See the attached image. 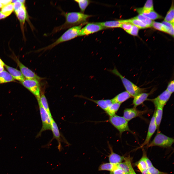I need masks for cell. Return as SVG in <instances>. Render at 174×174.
<instances>
[{"label":"cell","mask_w":174,"mask_h":174,"mask_svg":"<svg viewBox=\"0 0 174 174\" xmlns=\"http://www.w3.org/2000/svg\"><path fill=\"white\" fill-rule=\"evenodd\" d=\"M164 21L174 24V6L173 2L170 8L167 12Z\"/></svg>","instance_id":"cell-30"},{"label":"cell","mask_w":174,"mask_h":174,"mask_svg":"<svg viewBox=\"0 0 174 174\" xmlns=\"http://www.w3.org/2000/svg\"><path fill=\"white\" fill-rule=\"evenodd\" d=\"M21 83L36 97L40 96L39 81L35 79H26Z\"/></svg>","instance_id":"cell-7"},{"label":"cell","mask_w":174,"mask_h":174,"mask_svg":"<svg viewBox=\"0 0 174 174\" xmlns=\"http://www.w3.org/2000/svg\"><path fill=\"white\" fill-rule=\"evenodd\" d=\"M135 17L147 25L149 27H152L153 21L149 18L141 14H139Z\"/></svg>","instance_id":"cell-33"},{"label":"cell","mask_w":174,"mask_h":174,"mask_svg":"<svg viewBox=\"0 0 174 174\" xmlns=\"http://www.w3.org/2000/svg\"><path fill=\"white\" fill-rule=\"evenodd\" d=\"M108 121L119 131L120 136L124 132H131L129 127L128 122L123 117L115 114L109 116Z\"/></svg>","instance_id":"cell-5"},{"label":"cell","mask_w":174,"mask_h":174,"mask_svg":"<svg viewBox=\"0 0 174 174\" xmlns=\"http://www.w3.org/2000/svg\"><path fill=\"white\" fill-rule=\"evenodd\" d=\"M157 129V127L155 119V111L150 123L146 138L141 147L148 144L151 138Z\"/></svg>","instance_id":"cell-11"},{"label":"cell","mask_w":174,"mask_h":174,"mask_svg":"<svg viewBox=\"0 0 174 174\" xmlns=\"http://www.w3.org/2000/svg\"><path fill=\"white\" fill-rule=\"evenodd\" d=\"M15 79L8 72L4 70L0 72V84L14 81Z\"/></svg>","instance_id":"cell-22"},{"label":"cell","mask_w":174,"mask_h":174,"mask_svg":"<svg viewBox=\"0 0 174 174\" xmlns=\"http://www.w3.org/2000/svg\"><path fill=\"white\" fill-rule=\"evenodd\" d=\"M5 64L0 58V72L4 70V67Z\"/></svg>","instance_id":"cell-43"},{"label":"cell","mask_w":174,"mask_h":174,"mask_svg":"<svg viewBox=\"0 0 174 174\" xmlns=\"http://www.w3.org/2000/svg\"><path fill=\"white\" fill-rule=\"evenodd\" d=\"M41 103L44 108L47 112L49 116L52 117L47 99L44 94H42L39 98Z\"/></svg>","instance_id":"cell-31"},{"label":"cell","mask_w":174,"mask_h":174,"mask_svg":"<svg viewBox=\"0 0 174 174\" xmlns=\"http://www.w3.org/2000/svg\"><path fill=\"white\" fill-rule=\"evenodd\" d=\"M3 6V5L0 1V8H2Z\"/></svg>","instance_id":"cell-48"},{"label":"cell","mask_w":174,"mask_h":174,"mask_svg":"<svg viewBox=\"0 0 174 174\" xmlns=\"http://www.w3.org/2000/svg\"><path fill=\"white\" fill-rule=\"evenodd\" d=\"M13 3L11 2L1 8L0 12L7 17L14 10Z\"/></svg>","instance_id":"cell-26"},{"label":"cell","mask_w":174,"mask_h":174,"mask_svg":"<svg viewBox=\"0 0 174 174\" xmlns=\"http://www.w3.org/2000/svg\"><path fill=\"white\" fill-rule=\"evenodd\" d=\"M40 97L36 98L39 106L42 126L38 135V136L41 135L42 132L48 130H51V120L52 118L49 116L47 112L42 105L39 99Z\"/></svg>","instance_id":"cell-6"},{"label":"cell","mask_w":174,"mask_h":174,"mask_svg":"<svg viewBox=\"0 0 174 174\" xmlns=\"http://www.w3.org/2000/svg\"><path fill=\"white\" fill-rule=\"evenodd\" d=\"M7 17L0 11V20L4 19Z\"/></svg>","instance_id":"cell-45"},{"label":"cell","mask_w":174,"mask_h":174,"mask_svg":"<svg viewBox=\"0 0 174 174\" xmlns=\"http://www.w3.org/2000/svg\"><path fill=\"white\" fill-rule=\"evenodd\" d=\"M74 1L78 4L81 12L82 13L84 12L90 3V1L88 0H75Z\"/></svg>","instance_id":"cell-32"},{"label":"cell","mask_w":174,"mask_h":174,"mask_svg":"<svg viewBox=\"0 0 174 174\" xmlns=\"http://www.w3.org/2000/svg\"><path fill=\"white\" fill-rule=\"evenodd\" d=\"M162 23L165 26L166 32L173 37L174 36V24L163 21Z\"/></svg>","instance_id":"cell-34"},{"label":"cell","mask_w":174,"mask_h":174,"mask_svg":"<svg viewBox=\"0 0 174 174\" xmlns=\"http://www.w3.org/2000/svg\"><path fill=\"white\" fill-rule=\"evenodd\" d=\"M0 1L2 4L3 6H4L11 2V0H0Z\"/></svg>","instance_id":"cell-44"},{"label":"cell","mask_w":174,"mask_h":174,"mask_svg":"<svg viewBox=\"0 0 174 174\" xmlns=\"http://www.w3.org/2000/svg\"><path fill=\"white\" fill-rule=\"evenodd\" d=\"M174 141L173 138L158 132L153 140L147 145V147L158 146L163 147H170L174 143Z\"/></svg>","instance_id":"cell-4"},{"label":"cell","mask_w":174,"mask_h":174,"mask_svg":"<svg viewBox=\"0 0 174 174\" xmlns=\"http://www.w3.org/2000/svg\"><path fill=\"white\" fill-rule=\"evenodd\" d=\"M110 174H126L124 172L116 165L114 169L110 172Z\"/></svg>","instance_id":"cell-39"},{"label":"cell","mask_w":174,"mask_h":174,"mask_svg":"<svg viewBox=\"0 0 174 174\" xmlns=\"http://www.w3.org/2000/svg\"><path fill=\"white\" fill-rule=\"evenodd\" d=\"M136 10L138 12L153 10V1L152 0H147L143 7L137 8Z\"/></svg>","instance_id":"cell-28"},{"label":"cell","mask_w":174,"mask_h":174,"mask_svg":"<svg viewBox=\"0 0 174 174\" xmlns=\"http://www.w3.org/2000/svg\"><path fill=\"white\" fill-rule=\"evenodd\" d=\"M137 166L141 172L148 169L143 156L138 162Z\"/></svg>","instance_id":"cell-35"},{"label":"cell","mask_w":174,"mask_h":174,"mask_svg":"<svg viewBox=\"0 0 174 174\" xmlns=\"http://www.w3.org/2000/svg\"><path fill=\"white\" fill-rule=\"evenodd\" d=\"M116 164H114L110 162L103 163L101 164L99 167V171H112L115 168Z\"/></svg>","instance_id":"cell-29"},{"label":"cell","mask_w":174,"mask_h":174,"mask_svg":"<svg viewBox=\"0 0 174 174\" xmlns=\"http://www.w3.org/2000/svg\"><path fill=\"white\" fill-rule=\"evenodd\" d=\"M144 112L134 108H127L124 110L123 117L128 122L134 118L141 116Z\"/></svg>","instance_id":"cell-13"},{"label":"cell","mask_w":174,"mask_h":174,"mask_svg":"<svg viewBox=\"0 0 174 174\" xmlns=\"http://www.w3.org/2000/svg\"><path fill=\"white\" fill-rule=\"evenodd\" d=\"M131 97H132L130 94L125 91L118 94L111 100L113 102L121 104Z\"/></svg>","instance_id":"cell-19"},{"label":"cell","mask_w":174,"mask_h":174,"mask_svg":"<svg viewBox=\"0 0 174 174\" xmlns=\"http://www.w3.org/2000/svg\"><path fill=\"white\" fill-rule=\"evenodd\" d=\"M15 60L20 71L26 79H35L38 81L42 79L41 78L22 64L18 59H16Z\"/></svg>","instance_id":"cell-9"},{"label":"cell","mask_w":174,"mask_h":174,"mask_svg":"<svg viewBox=\"0 0 174 174\" xmlns=\"http://www.w3.org/2000/svg\"><path fill=\"white\" fill-rule=\"evenodd\" d=\"M129 174H136L133 169L132 167L130 169Z\"/></svg>","instance_id":"cell-46"},{"label":"cell","mask_w":174,"mask_h":174,"mask_svg":"<svg viewBox=\"0 0 174 174\" xmlns=\"http://www.w3.org/2000/svg\"><path fill=\"white\" fill-rule=\"evenodd\" d=\"M105 29L99 22L88 23L81 29L79 36L89 35Z\"/></svg>","instance_id":"cell-8"},{"label":"cell","mask_w":174,"mask_h":174,"mask_svg":"<svg viewBox=\"0 0 174 174\" xmlns=\"http://www.w3.org/2000/svg\"><path fill=\"white\" fill-rule=\"evenodd\" d=\"M145 153L143 155L144 160L148 168L153 166L152 164L150 159L146 156Z\"/></svg>","instance_id":"cell-42"},{"label":"cell","mask_w":174,"mask_h":174,"mask_svg":"<svg viewBox=\"0 0 174 174\" xmlns=\"http://www.w3.org/2000/svg\"><path fill=\"white\" fill-rule=\"evenodd\" d=\"M155 110V119L157 129L159 130L162 117L163 108L158 107Z\"/></svg>","instance_id":"cell-24"},{"label":"cell","mask_w":174,"mask_h":174,"mask_svg":"<svg viewBox=\"0 0 174 174\" xmlns=\"http://www.w3.org/2000/svg\"><path fill=\"white\" fill-rule=\"evenodd\" d=\"M84 24L72 27L68 29L56 41L48 46L40 49L38 51H45L52 49L58 45L79 36V34Z\"/></svg>","instance_id":"cell-2"},{"label":"cell","mask_w":174,"mask_h":174,"mask_svg":"<svg viewBox=\"0 0 174 174\" xmlns=\"http://www.w3.org/2000/svg\"><path fill=\"white\" fill-rule=\"evenodd\" d=\"M174 80L171 81L168 83L166 90L171 94L174 92Z\"/></svg>","instance_id":"cell-41"},{"label":"cell","mask_w":174,"mask_h":174,"mask_svg":"<svg viewBox=\"0 0 174 174\" xmlns=\"http://www.w3.org/2000/svg\"><path fill=\"white\" fill-rule=\"evenodd\" d=\"M133 24L129 22L127 20H123V23L120 27L124 29L128 33L131 29Z\"/></svg>","instance_id":"cell-36"},{"label":"cell","mask_w":174,"mask_h":174,"mask_svg":"<svg viewBox=\"0 0 174 174\" xmlns=\"http://www.w3.org/2000/svg\"><path fill=\"white\" fill-rule=\"evenodd\" d=\"M80 97L94 102L105 111L108 107L113 103L111 99L96 100L90 99L82 95L80 96Z\"/></svg>","instance_id":"cell-15"},{"label":"cell","mask_w":174,"mask_h":174,"mask_svg":"<svg viewBox=\"0 0 174 174\" xmlns=\"http://www.w3.org/2000/svg\"><path fill=\"white\" fill-rule=\"evenodd\" d=\"M51 130L54 137L58 141V148L59 151L62 150L60 143V135L58 126L52 118L51 122Z\"/></svg>","instance_id":"cell-17"},{"label":"cell","mask_w":174,"mask_h":174,"mask_svg":"<svg viewBox=\"0 0 174 174\" xmlns=\"http://www.w3.org/2000/svg\"><path fill=\"white\" fill-rule=\"evenodd\" d=\"M150 94V93H142L134 97L133 104L134 108L140 105L145 100H147V97Z\"/></svg>","instance_id":"cell-18"},{"label":"cell","mask_w":174,"mask_h":174,"mask_svg":"<svg viewBox=\"0 0 174 174\" xmlns=\"http://www.w3.org/2000/svg\"><path fill=\"white\" fill-rule=\"evenodd\" d=\"M112 74L118 77L121 79L126 91L132 97L135 96L145 91V89L141 88L123 76L115 67L112 69L108 70Z\"/></svg>","instance_id":"cell-3"},{"label":"cell","mask_w":174,"mask_h":174,"mask_svg":"<svg viewBox=\"0 0 174 174\" xmlns=\"http://www.w3.org/2000/svg\"><path fill=\"white\" fill-rule=\"evenodd\" d=\"M148 169L144 170L141 172L142 174H147Z\"/></svg>","instance_id":"cell-47"},{"label":"cell","mask_w":174,"mask_h":174,"mask_svg":"<svg viewBox=\"0 0 174 174\" xmlns=\"http://www.w3.org/2000/svg\"><path fill=\"white\" fill-rule=\"evenodd\" d=\"M61 14L65 17V22L62 25L54 28L51 34L86 23L87 19L91 16L80 12H65L62 11Z\"/></svg>","instance_id":"cell-1"},{"label":"cell","mask_w":174,"mask_h":174,"mask_svg":"<svg viewBox=\"0 0 174 174\" xmlns=\"http://www.w3.org/2000/svg\"><path fill=\"white\" fill-rule=\"evenodd\" d=\"M15 14L19 20L23 32V27L25 21L28 18V15L25 5H23L17 10L14 11Z\"/></svg>","instance_id":"cell-12"},{"label":"cell","mask_w":174,"mask_h":174,"mask_svg":"<svg viewBox=\"0 0 174 174\" xmlns=\"http://www.w3.org/2000/svg\"><path fill=\"white\" fill-rule=\"evenodd\" d=\"M123 20L107 21L99 22L100 24L105 29L120 27L123 23Z\"/></svg>","instance_id":"cell-20"},{"label":"cell","mask_w":174,"mask_h":174,"mask_svg":"<svg viewBox=\"0 0 174 174\" xmlns=\"http://www.w3.org/2000/svg\"><path fill=\"white\" fill-rule=\"evenodd\" d=\"M147 174H168V173L160 171L153 166L148 168Z\"/></svg>","instance_id":"cell-38"},{"label":"cell","mask_w":174,"mask_h":174,"mask_svg":"<svg viewBox=\"0 0 174 174\" xmlns=\"http://www.w3.org/2000/svg\"><path fill=\"white\" fill-rule=\"evenodd\" d=\"M108 145L110 151V153L108 156L109 162L114 164H117L124 160L125 157L114 152L112 147L109 144Z\"/></svg>","instance_id":"cell-14"},{"label":"cell","mask_w":174,"mask_h":174,"mask_svg":"<svg viewBox=\"0 0 174 174\" xmlns=\"http://www.w3.org/2000/svg\"><path fill=\"white\" fill-rule=\"evenodd\" d=\"M124 161L123 162L117 164V166L126 174H129L130 169L132 167L130 160L129 157H125Z\"/></svg>","instance_id":"cell-21"},{"label":"cell","mask_w":174,"mask_h":174,"mask_svg":"<svg viewBox=\"0 0 174 174\" xmlns=\"http://www.w3.org/2000/svg\"><path fill=\"white\" fill-rule=\"evenodd\" d=\"M152 27L159 30L166 32V29L165 26L161 23L153 22Z\"/></svg>","instance_id":"cell-37"},{"label":"cell","mask_w":174,"mask_h":174,"mask_svg":"<svg viewBox=\"0 0 174 174\" xmlns=\"http://www.w3.org/2000/svg\"><path fill=\"white\" fill-rule=\"evenodd\" d=\"M5 67L15 80L21 82L25 80V78L20 71L16 68L9 66L5 64Z\"/></svg>","instance_id":"cell-16"},{"label":"cell","mask_w":174,"mask_h":174,"mask_svg":"<svg viewBox=\"0 0 174 174\" xmlns=\"http://www.w3.org/2000/svg\"><path fill=\"white\" fill-rule=\"evenodd\" d=\"M121 105V104L113 102L108 107L105 112L109 116L116 114L118 110Z\"/></svg>","instance_id":"cell-23"},{"label":"cell","mask_w":174,"mask_h":174,"mask_svg":"<svg viewBox=\"0 0 174 174\" xmlns=\"http://www.w3.org/2000/svg\"><path fill=\"white\" fill-rule=\"evenodd\" d=\"M171 95L166 90L156 98L149 100L153 102L156 108L158 107L163 108L169 100Z\"/></svg>","instance_id":"cell-10"},{"label":"cell","mask_w":174,"mask_h":174,"mask_svg":"<svg viewBox=\"0 0 174 174\" xmlns=\"http://www.w3.org/2000/svg\"><path fill=\"white\" fill-rule=\"evenodd\" d=\"M139 29L137 26L133 25L132 27L128 33L134 36L138 35Z\"/></svg>","instance_id":"cell-40"},{"label":"cell","mask_w":174,"mask_h":174,"mask_svg":"<svg viewBox=\"0 0 174 174\" xmlns=\"http://www.w3.org/2000/svg\"><path fill=\"white\" fill-rule=\"evenodd\" d=\"M128 21L133 25L137 26L139 29H144L149 27L140 20L135 17L127 20Z\"/></svg>","instance_id":"cell-27"},{"label":"cell","mask_w":174,"mask_h":174,"mask_svg":"<svg viewBox=\"0 0 174 174\" xmlns=\"http://www.w3.org/2000/svg\"><path fill=\"white\" fill-rule=\"evenodd\" d=\"M139 14H142L151 20H154L162 18V17L158 13L153 10L147 11H141L138 13Z\"/></svg>","instance_id":"cell-25"}]
</instances>
